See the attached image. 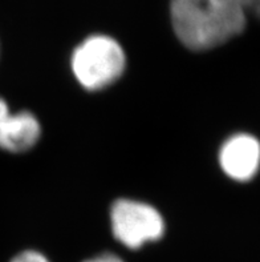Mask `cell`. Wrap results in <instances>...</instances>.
<instances>
[{
  "label": "cell",
  "mask_w": 260,
  "mask_h": 262,
  "mask_svg": "<svg viewBox=\"0 0 260 262\" xmlns=\"http://www.w3.org/2000/svg\"><path fill=\"white\" fill-rule=\"evenodd\" d=\"M84 262H125L117 254H113V253H102L99 256L92 257V258L85 259Z\"/></svg>",
  "instance_id": "ba28073f"
},
{
  "label": "cell",
  "mask_w": 260,
  "mask_h": 262,
  "mask_svg": "<svg viewBox=\"0 0 260 262\" xmlns=\"http://www.w3.org/2000/svg\"><path fill=\"white\" fill-rule=\"evenodd\" d=\"M40 137V124L30 112L11 113L0 99V148L10 152H26Z\"/></svg>",
  "instance_id": "5b68a950"
},
{
  "label": "cell",
  "mask_w": 260,
  "mask_h": 262,
  "mask_svg": "<svg viewBox=\"0 0 260 262\" xmlns=\"http://www.w3.org/2000/svg\"><path fill=\"white\" fill-rule=\"evenodd\" d=\"M170 15L179 41L198 52L242 36L250 21L242 0H172Z\"/></svg>",
  "instance_id": "6da1fadb"
},
{
  "label": "cell",
  "mask_w": 260,
  "mask_h": 262,
  "mask_svg": "<svg viewBox=\"0 0 260 262\" xmlns=\"http://www.w3.org/2000/svg\"><path fill=\"white\" fill-rule=\"evenodd\" d=\"M219 164L230 179L247 183L260 169V141L248 133L231 136L222 145Z\"/></svg>",
  "instance_id": "277c9868"
},
{
  "label": "cell",
  "mask_w": 260,
  "mask_h": 262,
  "mask_svg": "<svg viewBox=\"0 0 260 262\" xmlns=\"http://www.w3.org/2000/svg\"><path fill=\"white\" fill-rule=\"evenodd\" d=\"M110 219L117 241L130 250L158 241L165 232V223L158 210L133 200L115 201Z\"/></svg>",
  "instance_id": "3957f363"
},
{
  "label": "cell",
  "mask_w": 260,
  "mask_h": 262,
  "mask_svg": "<svg viewBox=\"0 0 260 262\" xmlns=\"http://www.w3.org/2000/svg\"><path fill=\"white\" fill-rule=\"evenodd\" d=\"M242 3L248 17H252L255 21H260V0H242Z\"/></svg>",
  "instance_id": "52a82bcc"
},
{
  "label": "cell",
  "mask_w": 260,
  "mask_h": 262,
  "mask_svg": "<svg viewBox=\"0 0 260 262\" xmlns=\"http://www.w3.org/2000/svg\"><path fill=\"white\" fill-rule=\"evenodd\" d=\"M10 262H51L43 253L36 250H24L13 257Z\"/></svg>",
  "instance_id": "8992f818"
},
{
  "label": "cell",
  "mask_w": 260,
  "mask_h": 262,
  "mask_svg": "<svg viewBox=\"0 0 260 262\" xmlns=\"http://www.w3.org/2000/svg\"><path fill=\"white\" fill-rule=\"evenodd\" d=\"M125 52L113 37L93 35L72 55V70L77 81L89 91L104 90L125 70Z\"/></svg>",
  "instance_id": "7a4b0ae2"
}]
</instances>
